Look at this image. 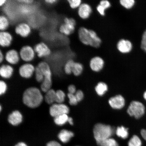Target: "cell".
Returning <instances> with one entry per match:
<instances>
[{
	"instance_id": "obj_35",
	"label": "cell",
	"mask_w": 146,
	"mask_h": 146,
	"mask_svg": "<svg viewBox=\"0 0 146 146\" xmlns=\"http://www.w3.org/2000/svg\"><path fill=\"white\" fill-rule=\"evenodd\" d=\"M67 96L69 99V103L70 105L75 106L77 104L78 102L75 94L68 93Z\"/></svg>"
},
{
	"instance_id": "obj_8",
	"label": "cell",
	"mask_w": 146,
	"mask_h": 146,
	"mask_svg": "<svg viewBox=\"0 0 146 146\" xmlns=\"http://www.w3.org/2000/svg\"><path fill=\"white\" fill-rule=\"evenodd\" d=\"M69 112V107L63 104H54L50 108V115L54 118L62 115L68 114Z\"/></svg>"
},
{
	"instance_id": "obj_19",
	"label": "cell",
	"mask_w": 146,
	"mask_h": 146,
	"mask_svg": "<svg viewBox=\"0 0 146 146\" xmlns=\"http://www.w3.org/2000/svg\"><path fill=\"white\" fill-rule=\"evenodd\" d=\"M13 67L9 64H3L0 67V75L3 78H10L13 74Z\"/></svg>"
},
{
	"instance_id": "obj_20",
	"label": "cell",
	"mask_w": 146,
	"mask_h": 146,
	"mask_svg": "<svg viewBox=\"0 0 146 146\" xmlns=\"http://www.w3.org/2000/svg\"><path fill=\"white\" fill-rule=\"evenodd\" d=\"M74 136V133L72 131L66 129H63L59 133L58 137L62 142L66 143L70 141L71 139Z\"/></svg>"
},
{
	"instance_id": "obj_17",
	"label": "cell",
	"mask_w": 146,
	"mask_h": 146,
	"mask_svg": "<svg viewBox=\"0 0 146 146\" xmlns=\"http://www.w3.org/2000/svg\"><path fill=\"white\" fill-rule=\"evenodd\" d=\"M13 40V37L10 32L7 31L0 32V45L3 48L10 46Z\"/></svg>"
},
{
	"instance_id": "obj_5",
	"label": "cell",
	"mask_w": 146,
	"mask_h": 146,
	"mask_svg": "<svg viewBox=\"0 0 146 146\" xmlns=\"http://www.w3.org/2000/svg\"><path fill=\"white\" fill-rule=\"evenodd\" d=\"M76 26L77 22L74 18L66 17L64 19L63 23L60 25L59 31L64 35L70 36L76 32Z\"/></svg>"
},
{
	"instance_id": "obj_44",
	"label": "cell",
	"mask_w": 146,
	"mask_h": 146,
	"mask_svg": "<svg viewBox=\"0 0 146 146\" xmlns=\"http://www.w3.org/2000/svg\"><path fill=\"white\" fill-rule=\"evenodd\" d=\"M5 60V55L3 54L2 51L0 50V63H3Z\"/></svg>"
},
{
	"instance_id": "obj_33",
	"label": "cell",
	"mask_w": 146,
	"mask_h": 146,
	"mask_svg": "<svg viewBox=\"0 0 146 146\" xmlns=\"http://www.w3.org/2000/svg\"><path fill=\"white\" fill-rule=\"evenodd\" d=\"M35 78L36 81L39 83L40 82L42 83L43 81L44 77L43 73L38 66L35 67Z\"/></svg>"
},
{
	"instance_id": "obj_1",
	"label": "cell",
	"mask_w": 146,
	"mask_h": 146,
	"mask_svg": "<svg viewBox=\"0 0 146 146\" xmlns=\"http://www.w3.org/2000/svg\"><path fill=\"white\" fill-rule=\"evenodd\" d=\"M78 39L83 44L98 48L102 43V40L96 31L86 27H78L77 30Z\"/></svg>"
},
{
	"instance_id": "obj_48",
	"label": "cell",
	"mask_w": 146,
	"mask_h": 146,
	"mask_svg": "<svg viewBox=\"0 0 146 146\" xmlns=\"http://www.w3.org/2000/svg\"><path fill=\"white\" fill-rule=\"evenodd\" d=\"M69 124L71 125H74V123H73V119L71 117H69L68 118V121Z\"/></svg>"
},
{
	"instance_id": "obj_39",
	"label": "cell",
	"mask_w": 146,
	"mask_h": 146,
	"mask_svg": "<svg viewBox=\"0 0 146 146\" xmlns=\"http://www.w3.org/2000/svg\"><path fill=\"white\" fill-rule=\"evenodd\" d=\"M75 95L78 102L82 101L84 97V94L83 91L80 90L76 91Z\"/></svg>"
},
{
	"instance_id": "obj_12",
	"label": "cell",
	"mask_w": 146,
	"mask_h": 146,
	"mask_svg": "<svg viewBox=\"0 0 146 146\" xmlns=\"http://www.w3.org/2000/svg\"><path fill=\"white\" fill-rule=\"evenodd\" d=\"M89 65L91 70L98 72L103 70L105 66V62L100 56H95L91 58Z\"/></svg>"
},
{
	"instance_id": "obj_31",
	"label": "cell",
	"mask_w": 146,
	"mask_h": 146,
	"mask_svg": "<svg viewBox=\"0 0 146 146\" xmlns=\"http://www.w3.org/2000/svg\"><path fill=\"white\" fill-rule=\"evenodd\" d=\"M100 146H119L118 144L115 140L112 138L107 139L101 143L99 145Z\"/></svg>"
},
{
	"instance_id": "obj_34",
	"label": "cell",
	"mask_w": 146,
	"mask_h": 146,
	"mask_svg": "<svg viewBox=\"0 0 146 146\" xmlns=\"http://www.w3.org/2000/svg\"><path fill=\"white\" fill-rule=\"evenodd\" d=\"M140 47L143 52L146 53V29L142 35Z\"/></svg>"
},
{
	"instance_id": "obj_50",
	"label": "cell",
	"mask_w": 146,
	"mask_h": 146,
	"mask_svg": "<svg viewBox=\"0 0 146 146\" xmlns=\"http://www.w3.org/2000/svg\"><path fill=\"white\" fill-rule=\"evenodd\" d=\"M1 107H0V109H1V110H0V111H1Z\"/></svg>"
},
{
	"instance_id": "obj_15",
	"label": "cell",
	"mask_w": 146,
	"mask_h": 146,
	"mask_svg": "<svg viewBox=\"0 0 146 146\" xmlns=\"http://www.w3.org/2000/svg\"><path fill=\"white\" fill-rule=\"evenodd\" d=\"M20 59L19 53L15 49L8 50L5 54V60L11 65L17 64L19 62Z\"/></svg>"
},
{
	"instance_id": "obj_25",
	"label": "cell",
	"mask_w": 146,
	"mask_h": 146,
	"mask_svg": "<svg viewBox=\"0 0 146 146\" xmlns=\"http://www.w3.org/2000/svg\"><path fill=\"white\" fill-rule=\"evenodd\" d=\"M10 23L8 18L6 16L1 15L0 16V30L1 31H6L8 29Z\"/></svg>"
},
{
	"instance_id": "obj_27",
	"label": "cell",
	"mask_w": 146,
	"mask_h": 146,
	"mask_svg": "<svg viewBox=\"0 0 146 146\" xmlns=\"http://www.w3.org/2000/svg\"><path fill=\"white\" fill-rule=\"evenodd\" d=\"M69 117L67 114L62 115L54 117V121L56 125H62L68 122Z\"/></svg>"
},
{
	"instance_id": "obj_4",
	"label": "cell",
	"mask_w": 146,
	"mask_h": 146,
	"mask_svg": "<svg viewBox=\"0 0 146 146\" xmlns=\"http://www.w3.org/2000/svg\"><path fill=\"white\" fill-rule=\"evenodd\" d=\"M43 73L44 80L41 87L43 92H46L51 89L52 86V73L49 64L45 61H41L37 66Z\"/></svg>"
},
{
	"instance_id": "obj_14",
	"label": "cell",
	"mask_w": 146,
	"mask_h": 146,
	"mask_svg": "<svg viewBox=\"0 0 146 146\" xmlns=\"http://www.w3.org/2000/svg\"><path fill=\"white\" fill-rule=\"evenodd\" d=\"M35 70V67L32 64L30 63H25L20 67L19 72L22 77L29 78L32 77Z\"/></svg>"
},
{
	"instance_id": "obj_43",
	"label": "cell",
	"mask_w": 146,
	"mask_h": 146,
	"mask_svg": "<svg viewBox=\"0 0 146 146\" xmlns=\"http://www.w3.org/2000/svg\"><path fill=\"white\" fill-rule=\"evenodd\" d=\"M45 2L47 4L52 5L58 1V0H45Z\"/></svg>"
},
{
	"instance_id": "obj_6",
	"label": "cell",
	"mask_w": 146,
	"mask_h": 146,
	"mask_svg": "<svg viewBox=\"0 0 146 146\" xmlns=\"http://www.w3.org/2000/svg\"><path fill=\"white\" fill-rule=\"evenodd\" d=\"M145 111V106L141 102L133 101L131 102L127 109V113L129 116L138 119L143 116Z\"/></svg>"
},
{
	"instance_id": "obj_47",
	"label": "cell",
	"mask_w": 146,
	"mask_h": 146,
	"mask_svg": "<svg viewBox=\"0 0 146 146\" xmlns=\"http://www.w3.org/2000/svg\"><path fill=\"white\" fill-rule=\"evenodd\" d=\"M15 146H28L26 144L23 142H20L18 143Z\"/></svg>"
},
{
	"instance_id": "obj_13",
	"label": "cell",
	"mask_w": 146,
	"mask_h": 146,
	"mask_svg": "<svg viewBox=\"0 0 146 146\" xmlns=\"http://www.w3.org/2000/svg\"><path fill=\"white\" fill-rule=\"evenodd\" d=\"M15 32L21 37H27L31 32V28L28 23L25 22L19 23L16 25L14 29Z\"/></svg>"
},
{
	"instance_id": "obj_7",
	"label": "cell",
	"mask_w": 146,
	"mask_h": 146,
	"mask_svg": "<svg viewBox=\"0 0 146 146\" xmlns=\"http://www.w3.org/2000/svg\"><path fill=\"white\" fill-rule=\"evenodd\" d=\"M19 53L20 58L25 62L30 63L35 58L34 48L30 45L23 46L20 49Z\"/></svg>"
},
{
	"instance_id": "obj_16",
	"label": "cell",
	"mask_w": 146,
	"mask_h": 146,
	"mask_svg": "<svg viewBox=\"0 0 146 146\" xmlns=\"http://www.w3.org/2000/svg\"><path fill=\"white\" fill-rule=\"evenodd\" d=\"M109 103L113 109H120L125 106V100L123 96L118 95L111 98L109 100Z\"/></svg>"
},
{
	"instance_id": "obj_11",
	"label": "cell",
	"mask_w": 146,
	"mask_h": 146,
	"mask_svg": "<svg viewBox=\"0 0 146 146\" xmlns=\"http://www.w3.org/2000/svg\"><path fill=\"white\" fill-rule=\"evenodd\" d=\"M118 50L122 54H129L132 51L133 45L129 40L121 39L118 41L116 45Z\"/></svg>"
},
{
	"instance_id": "obj_22",
	"label": "cell",
	"mask_w": 146,
	"mask_h": 146,
	"mask_svg": "<svg viewBox=\"0 0 146 146\" xmlns=\"http://www.w3.org/2000/svg\"><path fill=\"white\" fill-rule=\"evenodd\" d=\"M84 70V66L82 63L74 61L72 69V74L76 76L81 75Z\"/></svg>"
},
{
	"instance_id": "obj_28",
	"label": "cell",
	"mask_w": 146,
	"mask_h": 146,
	"mask_svg": "<svg viewBox=\"0 0 146 146\" xmlns=\"http://www.w3.org/2000/svg\"><path fill=\"white\" fill-rule=\"evenodd\" d=\"M74 60L73 59H69L66 62L64 65V71L67 74L70 75L72 74V69Z\"/></svg>"
},
{
	"instance_id": "obj_26",
	"label": "cell",
	"mask_w": 146,
	"mask_h": 146,
	"mask_svg": "<svg viewBox=\"0 0 146 146\" xmlns=\"http://www.w3.org/2000/svg\"><path fill=\"white\" fill-rule=\"evenodd\" d=\"M119 1L121 6L127 10L132 9L136 4L135 0H120Z\"/></svg>"
},
{
	"instance_id": "obj_45",
	"label": "cell",
	"mask_w": 146,
	"mask_h": 146,
	"mask_svg": "<svg viewBox=\"0 0 146 146\" xmlns=\"http://www.w3.org/2000/svg\"><path fill=\"white\" fill-rule=\"evenodd\" d=\"M140 133H141L142 137L146 141V129H142Z\"/></svg>"
},
{
	"instance_id": "obj_46",
	"label": "cell",
	"mask_w": 146,
	"mask_h": 146,
	"mask_svg": "<svg viewBox=\"0 0 146 146\" xmlns=\"http://www.w3.org/2000/svg\"><path fill=\"white\" fill-rule=\"evenodd\" d=\"M8 1L7 0H0V7H1L5 5Z\"/></svg>"
},
{
	"instance_id": "obj_29",
	"label": "cell",
	"mask_w": 146,
	"mask_h": 146,
	"mask_svg": "<svg viewBox=\"0 0 146 146\" xmlns=\"http://www.w3.org/2000/svg\"><path fill=\"white\" fill-rule=\"evenodd\" d=\"M142 141L139 137L134 135L129 140L128 145V146H141Z\"/></svg>"
},
{
	"instance_id": "obj_9",
	"label": "cell",
	"mask_w": 146,
	"mask_h": 146,
	"mask_svg": "<svg viewBox=\"0 0 146 146\" xmlns=\"http://www.w3.org/2000/svg\"><path fill=\"white\" fill-rule=\"evenodd\" d=\"M82 3L77 9L78 17L82 20H85L90 17L93 12L92 7L85 1H82Z\"/></svg>"
},
{
	"instance_id": "obj_10",
	"label": "cell",
	"mask_w": 146,
	"mask_h": 146,
	"mask_svg": "<svg viewBox=\"0 0 146 146\" xmlns=\"http://www.w3.org/2000/svg\"><path fill=\"white\" fill-rule=\"evenodd\" d=\"M35 54L38 58L46 57L50 55L51 50L46 43L41 42L36 44L34 47Z\"/></svg>"
},
{
	"instance_id": "obj_51",
	"label": "cell",
	"mask_w": 146,
	"mask_h": 146,
	"mask_svg": "<svg viewBox=\"0 0 146 146\" xmlns=\"http://www.w3.org/2000/svg\"></svg>"
},
{
	"instance_id": "obj_40",
	"label": "cell",
	"mask_w": 146,
	"mask_h": 146,
	"mask_svg": "<svg viewBox=\"0 0 146 146\" xmlns=\"http://www.w3.org/2000/svg\"><path fill=\"white\" fill-rule=\"evenodd\" d=\"M68 91L69 94H74L76 92V88L75 86L73 85H69L68 87Z\"/></svg>"
},
{
	"instance_id": "obj_38",
	"label": "cell",
	"mask_w": 146,
	"mask_h": 146,
	"mask_svg": "<svg viewBox=\"0 0 146 146\" xmlns=\"http://www.w3.org/2000/svg\"><path fill=\"white\" fill-rule=\"evenodd\" d=\"M7 89L6 84L4 81H0V94L1 95L4 94L6 92Z\"/></svg>"
},
{
	"instance_id": "obj_36",
	"label": "cell",
	"mask_w": 146,
	"mask_h": 146,
	"mask_svg": "<svg viewBox=\"0 0 146 146\" xmlns=\"http://www.w3.org/2000/svg\"><path fill=\"white\" fill-rule=\"evenodd\" d=\"M99 4L102 5L106 10L110 8L111 7V2L108 0H102L100 1Z\"/></svg>"
},
{
	"instance_id": "obj_49",
	"label": "cell",
	"mask_w": 146,
	"mask_h": 146,
	"mask_svg": "<svg viewBox=\"0 0 146 146\" xmlns=\"http://www.w3.org/2000/svg\"><path fill=\"white\" fill-rule=\"evenodd\" d=\"M143 97L144 99H145L146 101V91L144 93Z\"/></svg>"
},
{
	"instance_id": "obj_18",
	"label": "cell",
	"mask_w": 146,
	"mask_h": 146,
	"mask_svg": "<svg viewBox=\"0 0 146 146\" xmlns=\"http://www.w3.org/2000/svg\"><path fill=\"white\" fill-rule=\"evenodd\" d=\"M8 121L13 125H18L22 122V115L19 111H15L9 115Z\"/></svg>"
},
{
	"instance_id": "obj_2",
	"label": "cell",
	"mask_w": 146,
	"mask_h": 146,
	"mask_svg": "<svg viewBox=\"0 0 146 146\" xmlns=\"http://www.w3.org/2000/svg\"><path fill=\"white\" fill-rule=\"evenodd\" d=\"M43 100V96L40 91L36 87L27 89L24 92L23 102L25 105L31 108L39 107Z\"/></svg>"
},
{
	"instance_id": "obj_30",
	"label": "cell",
	"mask_w": 146,
	"mask_h": 146,
	"mask_svg": "<svg viewBox=\"0 0 146 146\" xmlns=\"http://www.w3.org/2000/svg\"><path fill=\"white\" fill-rule=\"evenodd\" d=\"M67 3L70 8L73 10L77 9L81 5L82 0H67Z\"/></svg>"
},
{
	"instance_id": "obj_24",
	"label": "cell",
	"mask_w": 146,
	"mask_h": 146,
	"mask_svg": "<svg viewBox=\"0 0 146 146\" xmlns=\"http://www.w3.org/2000/svg\"><path fill=\"white\" fill-rule=\"evenodd\" d=\"M117 135L123 139H125L129 136L128 129L123 126L118 127L116 130Z\"/></svg>"
},
{
	"instance_id": "obj_37",
	"label": "cell",
	"mask_w": 146,
	"mask_h": 146,
	"mask_svg": "<svg viewBox=\"0 0 146 146\" xmlns=\"http://www.w3.org/2000/svg\"><path fill=\"white\" fill-rule=\"evenodd\" d=\"M96 10L98 13L102 16H104L106 15V10L100 5L98 4L96 7Z\"/></svg>"
},
{
	"instance_id": "obj_32",
	"label": "cell",
	"mask_w": 146,
	"mask_h": 146,
	"mask_svg": "<svg viewBox=\"0 0 146 146\" xmlns=\"http://www.w3.org/2000/svg\"><path fill=\"white\" fill-rule=\"evenodd\" d=\"M65 94L63 91L58 90L56 91V102L58 104H62L64 101Z\"/></svg>"
},
{
	"instance_id": "obj_42",
	"label": "cell",
	"mask_w": 146,
	"mask_h": 146,
	"mask_svg": "<svg viewBox=\"0 0 146 146\" xmlns=\"http://www.w3.org/2000/svg\"><path fill=\"white\" fill-rule=\"evenodd\" d=\"M46 146H61L59 142L55 141H52L47 144Z\"/></svg>"
},
{
	"instance_id": "obj_3",
	"label": "cell",
	"mask_w": 146,
	"mask_h": 146,
	"mask_svg": "<svg viewBox=\"0 0 146 146\" xmlns=\"http://www.w3.org/2000/svg\"><path fill=\"white\" fill-rule=\"evenodd\" d=\"M94 136L98 145L102 142L110 138L115 132L114 128L108 125L98 123L95 125L94 129Z\"/></svg>"
},
{
	"instance_id": "obj_21",
	"label": "cell",
	"mask_w": 146,
	"mask_h": 146,
	"mask_svg": "<svg viewBox=\"0 0 146 146\" xmlns=\"http://www.w3.org/2000/svg\"><path fill=\"white\" fill-rule=\"evenodd\" d=\"M44 99L46 103L49 105L52 104L56 102V92L54 89H50L46 92Z\"/></svg>"
},
{
	"instance_id": "obj_23",
	"label": "cell",
	"mask_w": 146,
	"mask_h": 146,
	"mask_svg": "<svg viewBox=\"0 0 146 146\" xmlns=\"http://www.w3.org/2000/svg\"><path fill=\"white\" fill-rule=\"evenodd\" d=\"M108 90L107 85L104 82H100L98 84L95 88L96 92L100 96H103Z\"/></svg>"
},
{
	"instance_id": "obj_41",
	"label": "cell",
	"mask_w": 146,
	"mask_h": 146,
	"mask_svg": "<svg viewBox=\"0 0 146 146\" xmlns=\"http://www.w3.org/2000/svg\"><path fill=\"white\" fill-rule=\"evenodd\" d=\"M17 1L19 3H24L26 5L32 4L34 2V0H17Z\"/></svg>"
}]
</instances>
